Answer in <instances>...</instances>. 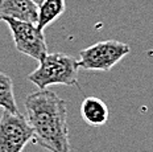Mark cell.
<instances>
[{"label":"cell","instance_id":"1","mask_svg":"<svg viewBox=\"0 0 153 152\" xmlns=\"http://www.w3.org/2000/svg\"><path fill=\"white\" fill-rule=\"evenodd\" d=\"M24 107L34 144L49 152H71L65 99L45 89L29 94Z\"/></svg>","mask_w":153,"mask_h":152},{"label":"cell","instance_id":"2","mask_svg":"<svg viewBox=\"0 0 153 152\" xmlns=\"http://www.w3.org/2000/svg\"><path fill=\"white\" fill-rule=\"evenodd\" d=\"M32 73L27 75L33 85L45 90L52 85H66L76 86L78 85V60L65 53H52L44 57Z\"/></svg>","mask_w":153,"mask_h":152},{"label":"cell","instance_id":"3","mask_svg":"<svg viewBox=\"0 0 153 152\" xmlns=\"http://www.w3.org/2000/svg\"><path fill=\"white\" fill-rule=\"evenodd\" d=\"M131 46L117 40H104L90 45L79 52L78 64L85 70L108 72L127 54Z\"/></svg>","mask_w":153,"mask_h":152},{"label":"cell","instance_id":"4","mask_svg":"<svg viewBox=\"0 0 153 152\" xmlns=\"http://www.w3.org/2000/svg\"><path fill=\"white\" fill-rule=\"evenodd\" d=\"M8 25L17 52L30 57V58L41 61L48 54V45L44 32H40L33 23L15 20L11 17L3 19Z\"/></svg>","mask_w":153,"mask_h":152},{"label":"cell","instance_id":"5","mask_svg":"<svg viewBox=\"0 0 153 152\" xmlns=\"http://www.w3.org/2000/svg\"><path fill=\"white\" fill-rule=\"evenodd\" d=\"M33 139V131L20 113L3 110L0 116V152H23Z\"/></svg>","mask_w":153,"mask_h":152},{"label":"cell","instance_id":"6","mask_svg":"<svg viewBox=\"0 0 153 152\" xmlns=\"http://www.w3.org/2000/svg\"><path fill=\"white\" fill-rule=\"evenodd\" d=\"M37 9L38 7L33 0H0V21L11 17L36 24Z\"/></svg>","mask_w":153,"mask_h":152},{"label":"cell","instance_id":"7","mask_svg":"<svg viewBox=\"0 0 153 152\" xmlns=\"http://www.w3.org/2000/svg\"><path fill=\"white\" fill-rule=\"evenodd\" d=\"M82 119L92 127H100L107 123L110 110L107 104L98 97H86L81 103Z\"/></svg>","mask_w":153,"mask_h":152},{"label":"cell","instance_id":"8","mask_svg":"<svg viewBox=\"0 0 153 152\" xmlns=\"http://www.w3.org/2000/svg\"><path fill=\"white\" fill-rule=\"evenodd\" d=\"M65 0H44L37 9V23L36 27L40 32L56 21L65 12Z\"/></svg>","mask_w":153,"mask_h":152},{"label":"cell","instance_id":"9","mask_svg":"<svg viewBox=\"0 0 153 152\" xmlns=\"http://www.w3.org/2000/svg\"><path fill=\"white\" fill-rule=\"evenodd\" d=\"M0 107L9 113H19L13 93V81L4 73H0Z\"/></svg>","mask_w":153,"mask_h":152},{"label":"cell","instance_id":"10","mask_svg":"<svg viewBox=\"0 0 153 152\" xmlns=\"http://www.w3.org/2000/svg\"><path fill=\"white\" fill-rule=\"evenodd\" d=\"M33 1H34V3H36V4H37V7H38V5H40V4H41V3H42V1H44V0H33Z\"/></svg>","mask_w":153,"mask_h":152}]
</instances>
